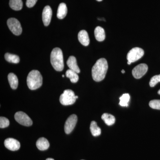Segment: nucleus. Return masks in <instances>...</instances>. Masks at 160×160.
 Listing matches in <instances>:
<instances>
[{
  "label": "nucleus",
  "instance_id": "f257e3e1",
  "mask_svg": "<svg viewBox=\"0 0 160 160\" xmlns=\"http://www.w3.org/2000/svg\"><path fill=\"white\" fill-rule=\"evenodd\" d=\"M108 62L106 59L98 60L92 69V78L96 82H101L105 78L108 70Z\"/></svg>",
  "mask_w": 160,
  "mask_h": 160
},
{
  "label": "nucleus",
  "instance_id": "f03ea898",
  "mask_svg": "<svg viewBox=\"0 0 160 160\" xmlns=\"http://www.w3.org/2000/svg\"><path fill=\"white\" fill-rule=\"evenodd\" d=\"M50 62L52 66L57 71H62L64 65L62 51L59 48L53 49L50 55Z\"/></svg>",
  "mask_w": 160,
  "mask_h": 160
},
{
  "label": "nucleus",
  "instance_id": "7ed1b4c3",
  "mask_svg": "<svg viewBox=\"0 0 160 160\" xmlns=\"http://www.w3.org/2000/svg\"><path fill=\"white\" fill-rule=\"evenodd\" d=\"M27 83L31 90L39 88L42 84V77L39 72L36 70H32L27 77Z\"/></svg>",
  "mask_w": 160,
  "mask_h": 160
},
{
  "label": "nucleus",
  "instance_id": "20e7f679",
  "mask_svg": "<svg viewBox=\"0 0 160 160\" xmlns=\"http://www.w3.org/2000/svg\"><path fill=\"white\" fill-rule=\"evenodd\" d=\"M76 99L74 92L70 89L65 90L60 97V102L64 106L72 105Z\"/></svg>",
  "mask_w": 160,
  "mask_h": 160
},
{
  "label": "nucleus",
  "instance_id": "39448f33",
  "mask_svg": "<svg viewBox=\"0 0 160 160\" xmlns=\"http://www.w3.org/2000/svg\"><path fill=\"white\" fill-rule=\"evenodd\" d=\"M144 54L143 49L139 47H135L131 49L127 55L128 62L132 63L136 62L142 57Z\"/></svg>",
  "mask_w": 160,
  "mask_h": 160
},
{
  "label": "nucleus",
  "instance_id": "423d86ee",
  "mask_svg": "<svg viewBox=\"0 0 160 160\" xmlns=\"http://www.w3.org/2000/svg\"><path fill=\"white\" fill-rule=\"evenodd\" d=\"M9 29L15 35H20L22 33V29L20 22L17 19L10 18L7 22Z\"/></svg>",
  "mask_w": 160,
  "mask_h": 160
},
{
  "label": "nucleus",
  "instance_id": "0eeeda50",
  "mask_svg": "<svg viewBox=\"0 0 160 160\" xmlns=\"http://www.w3.org/2000/svg\"><path fill=\"white\" fill-rule=\"evenodd\" d=\"M15 119L22 126H30L32 124V122L30 118L23 112H18L14 116Z\"/></svg>",
  "mask_w": 160,
  "mask_h": 160
},
{
  "label": "nucleus",
  "instance_id": "6e6552de",
  "mask_svg": "<svg viewBox=\"0 0 160 160\" xmlns=\"http://www.w3.org/2000/svg\"><path fill=\"white\" fill-rule=\"evenodd\" d=\"M78 118L75 114L71 115L66 120L65 125V131L66 134H69L74 129L77 122Z\"/></svg>",
  "mask_w": 160,
  "mask_h": 160
},
{
  "label": "nucleus",
  "instance_id": "1a4fd4ad",
  "mask_svg": "<svg viewBox=\"0 0 160 160\" xmlns=\"http://www.w3.org/2000/svg\"><path fill=\"white\" fill-rule=\"evenodd\" d=\"M148 69V67L146 64H140L132 69V75L135 78H141L147 72Z\"/></svg>",
  "mask_w": 160,
  "mask_h": 160
},
{
  "label": "nucleus",
  "instance_id": "9d476101",
  "mask_svg": "<svg viewBox=\"0 0 160 160\" xmlns=\"http://www.w3.org/2000/svg\"><path fill=\"white\" fill-rule=\"evenodd\" d=\"M5 147L11 151H16L20 148V143L18 140L12 138L6 139L4 142Z\"/></svg>",
  "mask_w": 160,
  "mask_h": 160
},
{
  "label": "nucleus",
  "instance_id": "9b49d317",
  "mask_svg": "<svg viewBox=\"0 0 160 160\" xmlns=\"http://www.w3.org/2000/svg\"><path fill=\"white\" fill-rule=\"evenodd\" d=\"M52 16V10L51 7L49 6H46L44 8L42 12V21L45 26H49L51 22Z\"/></svg>",
  "mask_w": 160,
  "mask_h": 160
},
{
  "label": "nucleus",
  "instance_id": "f8f14e48",
  "mask_svg": "<svg viewBox=\"0 0 160 160\" xmlns=\"http://www.w3.org/2000/svg\"><path fill=\"white\" fill-rule=\"evenodd\" d=\"M78 39L80 42L84 46H88L89 44V35L85 30H81L78 34Z\"/></svg>",
  "mask_w": 160,
  "mask_h": 160
},
{
  "label": "nucleus",
  "instance_id": "ddd939ff",
  "mask_svg": "<svg viewBox=\"0 0 160 160\" xmlns=\"http://www.w3.org/2000/svg\"><path fill=\"white\" fill-rule=\"evenodd\" d=\"M67 65L69 69L73 70L77 73H80V69L78 66L76 58L75 57L72 56L69 57L67 61Z\"/></svg>",
  "mask_w": 160,
  "mask_h": 160
},
{
  "label": "nucleus",
  "instance_id": "4468645a",
  "mask_svg": "<svg viewBox=\"0 0 160 160\" xmlns=\"http://www.w3.org/2000/svg\"><path fill=\"white\" fill-rule=\"evenodd\" d=\"M37 147L40 150H46L49 147V143L48 140L44 138L38 139L36 142Z\"/></svg>",
  "mask_w": 160,
  "mask_h": 160
},
{
  "label": "nucleus",
  "instance_id": "2eb2a0df",
  "mask_svg": "<svg viewBox=\"0 0 160 160\" xmlns=\"http://www.w3.org/2000/svg\"><path fill=\"white\" fill-rule=\"evenodd\" d=\"M94 35L96 39L98 42H102L106 38L105 30L100 26H98L95 29Z\"/></svg>",
  "mask_w": 160,
  "mask_h": 160
},
{
  "label": "nucleus",
  "instance_id": "dca6fc26",
  "mask_svg": "<svg viewBox=\"0 0 160 160\" xmlns=\"http://www.w3.org/2000/svg\"><path fill=\"white\" fill-rule=\"evenodd\" d=\"M67 8L66 4L64 3H62L60 4L58 8L57 12V17L60 19L64 18L67 15Z\"/></svg>",
  "mask_w": 160,
  "mask_h": 160
},
{
  "label": "nucleus",
  "instance_id": "f3484780",
  "mask_svg": "<svg viewBox=\"0 0 160 160\" xmlns=\"http://www.w3.org/2000/svg\"><path fill=\"white\" fill-rule=\"evenodd\" d=\"M8 79L12 89H16L18 85V80L17 76L13 73H9L8 76Z\"/></svg>",
  "mask_w": 160,
  "mask_h": 160
},
{
  "label": "nucleus",
  "instance_id": "a211bd4d",
  "mask_svg": "<svg viewBox=\"0 0 160 160\" xmlns=\"http://www.w3.org/2000/svg\"><path fill=\"white\" fill-rule=\"evenodd\" d=\"M9 5L12 9L16 11L21 10L23 7L22 0H9Z\"/></svg>",
  "mask_w": 160,
  "mask_h": 160
},
{
  "label": "nucleus",
  "instance_id": "6ab92c4d",
  "mask_svg": "<svg viewBox=\"0 0 160 160\" xmlns=\"http://www.w3.org/2000/svg\"><path fill=\"white\" fill-rule=\"evenodd\" d=\"M102 119L108 126H112L115 122V118L112 115L105 113L102 115Z\"/></svg>",
  "mask_w": 160,
  "mask_h": 160
},
{
  "label": "nucleus",
  "instance_id": "aec40b11",
  "mask_svg": "<svg viewBox=\"0 0 160 160\" xmlns=\"http://www.w3.org/2000/svg\"><path fill=\"white\" fill-rule=\"evenodd\" d=\"M90 131L94 137L98 136L101 133V129L98 126L97 123L95 121H92L90 124Z\"/></svg>",
  "mask_w": 160,
  "mask_h": 160
},
{
  "label": "nucleus",
  "instance_id": "412c9836",
  "mask_svg": "<svg viewBox=\"0 0 160 160\" xmlns=\"http://www.w3.org/2000/svg\"><path fill=\"white\" fill-rule=\"evenodd\" d=\"M66 76L70 79V81L72 83L77 82L79 80L78 73L73 70L69 69L66 72Z\"/></svg>",
  "mask_w": 160,
  "mask_h": 160
},
{
  "label": "nucleus",
  "instance_id": "4be33fe9",
  "mask_svg": "<svg viewBox=\"0 0 160 160\" xmlns=\"http://www.w3.org/2000/svg\"><path fill=\"white\" fill-rule=\"evenodd\" d=\"M5 59L9 62L17 64L20 62V58L17 55L6 53L5 55Z\"/></svg>",
  "mask_w": 160,
  "mask_h": 160
},
{
  "label": "nucleus",
  "instance_id": "5701e85b",
  "mask_svg": "<svg viewBox=\"0 0 160 160\" xmlns=\"http://www.w3.org/2000/svg\"><path fill=\"white\" fill-rule=\"evenodd\" d=\"M130 95L128 93L123 94L120 98L119 105L123 107H127L130 100Z\"/></svg>",
  "mask_w": 160,
  "mask_h": 160
},
{
  "label": "nucleus",
  "instance_id": "b1692460",
  "mask_svg": "<svg viewBox=\"0 0 160 160\" xmlns=\"http://www.w3.org/2000/svg\"><path fill=\"white\" fill-rule=\"evenodd\" d=\"M160 82V74L154 76L151 78L149 82V86L150 87H154L158 83Z\"/></svg>",
  "mask_w": 160,
  "mask_h": 160
},
{
  "label": "nucleus",
  "instance_id": "393cba45",
  "mask_svg": "<svg viewBox=\"0 0 160 160\" xmlns=\"http://www.w3.org/2000/svg\"><path fill=\"white\" fill-rule=\"evenodd\" d=\"M149 106L152 109L160 110V100H152L149 102Z\"/></svg>",
  "mask_w": 160,
  "mask_h": 160
},
{
  "label": "nucleus",
  "instance_id": "a878e982",
  "mask_svg": "<svg viewBox=\"0 0 160 160\" xmlns=\"http://www.w3.org/2000/svg\"><path fill=\"white\" fill-rule=\"evenodd\" d=\"M9 120L7 118L1 117L0 118V128H5L9 126Z\"/></svg>",
  "mask_w": 160,
  "mask_h": 160
},
{
  "label": "nucleus",
  "instance_id": "bb28decb",
  "mask_svg": "<svg viewBox=\"0 0 160 160\" xmlns=\"http://www.w3.org/2000/svg\"><path fill=\"white\" fill-rule=\"evenodd\" d=\"M38 0H27L26 5L28 8H32L33 7L37 2Z\"/></svg>",
  "mask_w": 160,
  "mask_h": 160
},
{
  "label": "nucleus",
  "instance_id": "cd10ccee",
  "mask_svg": "<svg viewBox=\"0 0 160 160\" xmlns=\"http://www.w3.org/2000/svg\"><path fill=\"white\" fill-rule=\"evenodd\" d=\"M46 160H54L53 159L51 158H47Z\"/></svg>",
  "mask_w": 160,
  "mask_h": 160
},
{
  "label": "nucleus",
  "instance_id": "c85d7f7f",
  "mask_svg": "<svg viewBox=\"0 0 160 160\" xmlns=\"http://www.w3.org/2000/svg\"><path fill=\"white\" fill-rule=\"evenodd\" d=\"M122 73H125V70H122Z\"/></svg>",
  "mask_w": 160,
  "mask_h": 160
},
{
  "label": "nucleus",
  "instance_id": "c756f323",
  "mask_svg": "<svg viewBox=\"0 0 160 160\" xmlns=\"http://www.w3.org/2000/svg\"><path fill=\"white\" fill-rule=\"evenodd\" d=\"M128 63V65H130V64H131V63L130 62H128V63Z\"/></svg>",
  "mask_w": 160,
  "mask_h": 160
},
{
  "label": "nucleus",
  "instance_id": "7c9ffc66",
  "mask_svg": "<svg viewBox=\"0 0 160 160\" xmlns=\"http://www.w3.org/2000/svg\"><path fill=\"white\" fill-rule=\"evenodd\" d=\"M158 93L160 95V89L158 91Z\"/></svg>",
  "mask_w": 160,
  "mask_h": 160
},
{
  "label": "nucleus",
  "instance_id": "2f4dec72",
  "mask_svg": "<svg viewBox=\"0 0 160 160\" xmlns=\"http://www.w3.org/2000/svg\"><path fill=\"white\" fill-rule=\"evenodd\" d=\"M96 1H98V2H101V1H102V0H96Z\"/></svg>",
  "mask_w": 160,
  "mask_h": 160
},
{
  "label": "nucleus",
  "instance_id": "473e14b6",
  "mask_svg": "<svg viewBox=\"0 0 160 160\" xmlns=\"http://www.w3.org/2000/svg\"><path fill=\"white\" fill-rule=\"evenodd\" d=\"M62 76L63 77H65V76H64V75H63Z\"/></svg>",
  "mask_w": 160,
  "mask_h": 160
},
{
  "label": "nucleus",
  "instance_id": "72a5a7b5",
  "mask_svg": "<svg viewBox=\"0 0 160 160\" xmlns=\"http://www.w3.org/2000/svg\"></svg>",
  "mask_w": 160,
  "mask_h": 160
}]
</instances>
